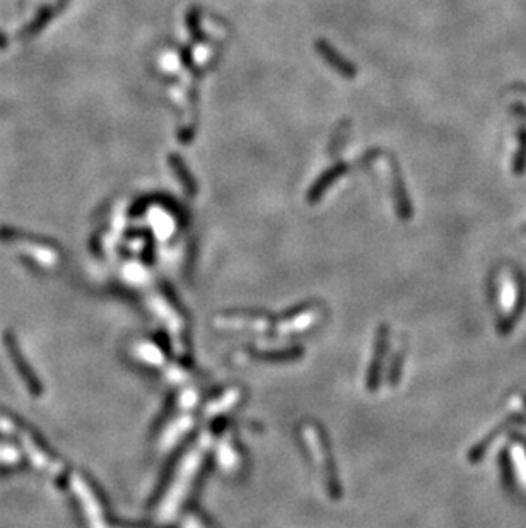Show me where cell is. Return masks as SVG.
<instances>
[{"instance_id":"3957f363","label":"cell","mask_w":526,"mask_h":528,"mask_svg":"<svg viewBox=\"0 0 526 528\" xmlns=\"http://www.w3.org/2000/svg\"><path fill=\"white\" fill-rule=\"evenodd\" d=\"M347 170H349V166H347V165H338L335 170H328L327 173H324V176L322 178V180H320L318 183H316L315 187H313L311 199H313V197H316V195H322V192L324 190V187H327V185H330L331 181L337 180V178L340 176V174L344 173V171H347Z\"/></svg>"},{"instance_id":"6da1fadb","label":"cell","mask_w":526,"mask_h":528,"mask_svg":"<svg viewBox=\"0 0 526 528\" xmlns=\"http://www.w3.org/2000/svg\"><path fill=\"white\" fill-rule=\"evenodd\" d=\"M316 48L322 53V57L327 60V64H330V67H334L338 74L345 77H354L357 74V69L352 65V62H349L347 58L342 57L334 47H330L327 42H318L316 43Z\"/></svg>"},{"instance_id":"7a4b0ae2","label":"cell","mask_w":526,"mask_h":528,"mask_svg":"<svg viewBox=\"0 0 526 528\" xmlns=\"http://www.w3.org/2000/svg\"><path fill=\"white\" fill-rule=\"evenodd\" d=\"M170 163H171V168H173L174 173H176V176L180 178L181 183L185 185V190L188 193H197V181H193V178L190 176V171L185 166V163H183V159L180 158V156L173 154L170 158Z\"/></svg>"}]
</instances>
